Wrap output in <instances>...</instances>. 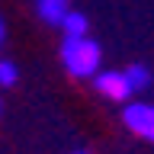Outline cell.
Wrapping results in <instances>:
<instances>
[{
  "mask_svg": "<svg viewBox=\"0 0 154 154\" xmlns=\"http://www.w3.org/2000/svg\"><path fill=\"white\" fill-rule=\"evenodd\" d=\"M61 64L74 80H93L103 71V48L90 35H64L61 42Z\"/></svg>",
  "mask_w": 154,
  "mask_h": 154,
  "instance_id": "6da1fadb",
  "label": "cell"
},
{
  "mask_svg": "<svg viewBox=\"0 0 154 154\" xmlns=\"http://www.w3.org/2000/svg\"><path fill=\"white\" fill-rule=\"evenodd\" d=\"M122 122L132 135L154 141V103L151 100H128L122 106Z\"/></svg>",
  "mask_w": 154,
  "mask_h": 154,
  "instance_id": "7a4b0ae2",
  "label": "cell"
},
{
  "mask_svg": "<svg viewBox=\"0 0 154 154\" xmlns=\"http://www.w3.org/2000/svg\"><path fill=\"white\" fill-rule=\"evenodd\" d=\"M93 87L96 93L106 96V100H112V103H128L132 100V87H128V77H125V71H100V74L93 77Z\"/></svg>",
  "mask_w": 154,
  "mask_h": 154,
  "instance_id": "3957f363",
  "label": "cell"
},
{
  "mask_svg": "<svg viewBox=\"0 0 154 154\" xmlns=\"http://www.w3.org/2000/svg\"><path fill=\"white\" fill-rule=\"evenodd\" d=\"M71 0H35V13L45 26H61V19L71 13Z\"/></svg>",
  "mask_w": 154,
  "mask_h": 154,
  "instance_id": "277c9868",
  "label": "cell"
},
{
  "mask_svg": "<svg viewBox=\"0 0 154 154\" xmlns=\"http://www.w3.org/2000/svg\"><path fill=\"white\" fill-rule=\"evenodd\" d=\"M58 29H61L64 35H90V19H87L80 10H71V13L61 19Z\"/></svg>",
  "mask_w": 154,
  "mask_h": 154,
  "instance_id": "5b68a950",
  "label": "cell"
},
{
  "mask_svg": "<svg viewBox=\"0 0 154 154\" xmlns=\"http://www.w3.org/2000/svg\"><path fill=\"white\" fill-rule=\"evenodd\" d=\"M125 77H128V87H132V93H141V90H148V87H151V80H154L151 71H148L144 64H138V61L125 67Z\"/></svg>",
  "mask_w": 154,
  "mask_h": 154,
  "instance_id": "8992f818",
  "label": "cell"
},
{
  "mask_svg": "<svg viewBox=\"0 0 154 154\" xmlns=\"http://www.w3.org/2000/svg\"><path fill=\"white\" fill-rule=\"evenodd\" d=\"M19 80V67L10 58H0V87H13Z\"/></svg>",
  "mask_w": 154,
  "mask_h": 154,
  "instance_id": "52a82bcc",
  "label": "cell"
},
{
  "mask_svg": "<svg viewBox=\"0 0 154 154\" xmlns=\"http://www.w3.org/2000/svg\"><path fill=\"white\" fill-rule=\"evenodd\" d=\"M3 38H7V23H3V16H0V45H3Z\"/></svg>",
  "mask_w": 154,
  "mask_h": 154,
  "instance_id": "ba28073f",
  "label": "cell"
},
{
  "mask_svg": "<svg viewBox=\"0 0 154 154\" xmlns=\"http://www.w3.org/2000/svg\"><path fill=\"white\" fill-rule=\"evenodd\" d=\"M0 116H3V100H0Z\"/></svg>",
  "mask_w": 154,
  "mask_h": 154,
  "instance_id": "9c48e42d",
  "label": "cell"
},
{
  "mask_svg": "<svg viewBox=\"0 0 154 154\" xmlns=\"http://www.w3.org/2000/svg\"><path fill=\"white\" fill-rule=\"evenodd\" d=\"M71 154H87V151H71Z\"/></svg>",
  "mask_w": 154,
  "mask_h": 154,
  "instance_id": "30bf717a",
  "label": "cell"
}]
</instances>
